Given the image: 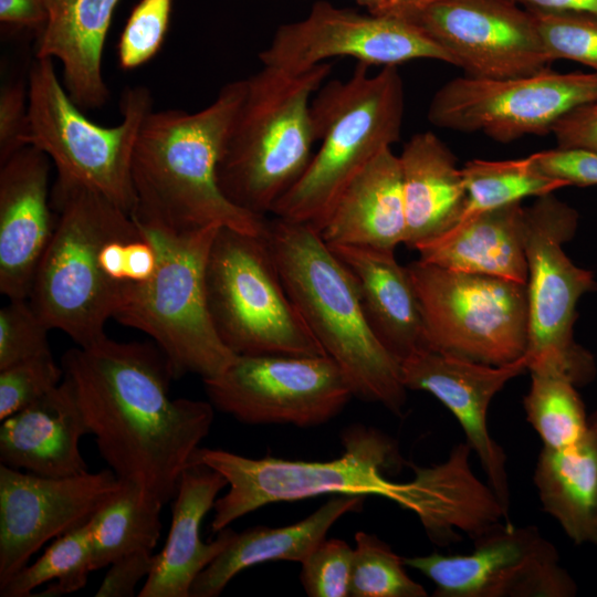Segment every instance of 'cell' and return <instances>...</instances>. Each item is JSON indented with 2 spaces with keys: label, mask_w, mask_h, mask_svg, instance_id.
<instances>
[{
  "label": "cell",
  "mask_w": 597,
  "mask_h": 597,
  "mask_svg": "<svg viewBox=\"0 0 597 597\" xmlns=\"http://www.w3.org/2000/svg\"><path fill=\"white\" fill-rule=\"evenodd\" d=\"M61 365L108 469L167 504L210 432L211 402L170 398L175 375L157 345L106 336L66 350Z\"/></svg>",
  "instance_id": "cell-1"
},
{
  "label": "cell",
  "mask_w": 597,
  "mask_h": 597,
  "mask_svg": "<svg viewBox=\"0 0 597 597\" xmlns=\"http://www.w3.org/2000/svg\"><path fill=\"white\" fill-rule=\"evenodd\" d=\"M245 80L222 86L207 107L150 111L138 133L132 176L137 197L133 212L176 231L209 226L251 234L266 231L269 219L240 209L219 188L217 168Z\"/></svg>",
  "instance_id": "cell-2"
},
{
  "label": "cell",
  "mask_w": 597,
  "mask_h": 597,
  "mask_svg": "<svg viewBox=\"0 0 597 597\" xmlns=\"http://www.w3.org/2000/svg\"><path fill=\"white\" fill-rule=\"evenodd\" d=\"M266 235L292 302L346 375L354 397L402 415L407 388L400 363L373 332L349 269L310 226L274 217Z\"/></svg>",
  "instance_id": "cell-3"
},
{
  "label": "cell",
  "mask_w": 597,
  "mask_h": 597,
  "mask_svg": "<svg viewBox=\"0 0 597 597\" xmlns=\"http://www.w3.org/2000/svg\"><path fill=\"white\" fill-rule=\"evenodd\" d=\"M331 70L326 62L300 73L263 65L245 78L217 168L219 188L234 206L266 217L302 177L316 142L311 102Z\"/></svg>",
  "instance_id": "cell-4"
},
{
  "label": "cell",
  "mask_w": 597,
  "mask_h": 597,
  "mask_svg": "<svg viewBox=\"0 0 597 597\" xmlns=\"http://www.w3.org/2000/svg\"><path fill=\"white\" fill-rule=\"evenodd\" d=\"M358 63L345 81L322 85L311 102L314 137L321 145L297 182L272 214L321 231L352 179L400 137L404 82L397 65L370 75Z\"/></svg>",
  "instance_id": "cell-5"
},
{
  "label": "cell",
  "mask_w": 597,
  "mask_h": 597,
  "mask_svg": "<svg viewBox=\"0 0 597 597\" xmlns=\"http://www.w3.org/2000/svg\"><path fill=\"white\" fill-rule=\"evenodd\" d=\"M51 193L55 228L29 301L50 329L88 347L107 336L105 324L129 286L106 277L101 251L109 240L138 235L140 230L129 212L93 189L55 180Z\"/></svg>",
  "instance_id": "cell-6"
},
{
  "label": "cell",
  "mask_w": 597,
  "mask_h": 597,
  "mask_svg": "<svg viewBox=\"0 0 597 597\" xmlns=\"http://www.w3.org/2000/svg\"><path fill=\"white\" fill-rule=\"evenodd\" d=\"M157 252L150 280L129 285L114 318L147 334L167 357L175 378L221 374L235 355L220 339L208 307L206 269L220 226L176 231L132 212Z\"/></svg>",
  "instance_id": "cell-7"
},
{
  "label": "cell",
  "mask_w": 597,
  "mask_h": 597,
  "mask_svg": "<svg viewBox=\"0 0 597 597\" xmlns=\"http://www.w3.org/2000/svg\"><path fill=\"white\" fill-rule=\"evenodd\" d=\"M345 452L331 461H302L266 457L247 458L221 449L198 448L190 463L221 473L229 490L213 505L212 533L268 504L324 494L375 495L412 510V483H396L384 475L402 462L385 434L360 426L343 434Z\"/></svg>",
  "instance_id": "cell-8"
},
{
  "label": "cell",
  "mask_w": 597,
  "mask_h": 597,
  "mask_svg": "<svg viewBox=\"0 0 597 597\" xmlns=\"http://www.w3.org/2000/svg\"><path fill=\"white\" fill-rule=\"evenodd\" d=\"M153 109L145 86L122 98V122L113 127L90 121L60 83L52 59H35L28 81L23 146L43 151L56 168V180L93 189L132 214L137 203L132 165L136 140Z\"/></svg>",
  "instance_id": "cell-9"
},
{
  "label": "cell",
  "mask_w": 597,
  "mask_h": 597,
  "mask_svg": "<svg viewBox=\"0 0 597 597\" xmlns=\"http://www.w3.org/2000/svg\"><path fill=\"white\" fill-rule=\"evenodd\" d=\"M206 293L213 326L235 356L326 355L285 289L266 231L219 228Z\"/></svg>",
  "instance_id": "cell-10"
},
{
  "label": "cell",
  "mask_w": 597,
  "mask_h": 597,
  "mask_svg": "<svg viewBox=\"0 0 597 597\" xmlns=\"http://www.w3.org/2000/svg\"><path fill=\"white\" fill-rule=\"evenodd\" d=\"M577 227V211L554 193L524 208L527 370L561 375L580 386L594 379L596 366L574 337L577 304L597 289V282L593 271L576 265L563 250Z\"/></svg>",
  "instance_id": "cell-11"
},
{
  "label": "cell",
  "mask_w": 597,
  "mask_h": 597,
  "mask_svg": "<svg viewBox=\"0 0 597 597\" xmlns=\"http://www.w3.org/2000/svg\"><path fill=\"white\" fill-rule=\"evenodd\" d=\"M406 266L419 300L428 349L494 366L525 355L526 284L419 259Z\"/></svg>",
  "instance_id": "cell-12"
},
{
  "label": "cell",
  "mask_w": 597,
  "mask_h": 597,
  "mask_svg": "<svg viewBox=\"0 0 597 597\" xmlns=\"http://www.w3.org/2000/svg\"><path fill=\"white\" fill-rule=\"evenodd\" d=\"M211 405L245 425H324L354 397L341 367L327 355L237 356L205 378Z\"/></svg>",
  "instance_id": "cell-13"
},
{
  "label": "cell",
  "mask_w": 597,
  "mask_h": 597,
  "mask_svg": "<svg viewBox=\"0 0 597 597\" xmlns=\"http://www.w3.org/2000/svg\"><path fill=\"white\" fill-rule=\"evenodd\" d=\"M597 98L596 72H543L505 78L460 76L432 96L428 121L438 127L480 132L509 143L545 135L566 113Z\"/></svg>",
  "instance_id": "cell-14"
},
{
  "label": "cell",
  "mask_w": 597,
  "mask_h": 597,
  "mask_svg": "<svg viewBox=\"0 0 597 597\" xmlns=\"http://www.w3.org/2000/svg\"><path fill=\"white\" fill-rule=\"evenodd\" d=\"M349 56L370 65L429 59L453 65L449 53L409 19L360 14L327 1L298 21L279 27L260 54L265 66L300 73L329 57Z\"/></svg>",
  "instance_id": "cell-15"
},
{
  "label": "cell",
  "mask_w": 597,
  "mask_h": 597,
  "mask_svg": "<svg viewBox=\"0 0 597 597\" xmlns=\"http://www.w3.org/2000/svg\"><path fill=\"white\" fill-rule=\"evenodd\" d=\"M464 75L505 78L549 69L534 18L512 0H436L409 13Z\"/></svg>",
  "instance_id": "cell-16"
},
{
  "label": "cell",
  "mask_w": 597,
  "mask_h": 597,
  "mask_svg": "<svg viewBox=\"0 0 597 597\" xmlns=\"http://www.w3.org/2000/svg\"><path fill=\"white\" fill-rule=\"evenodd\" d=\"M119 484L111 469L52 478L0 464V586L46 542L88 523Z\"/></svg>",
  "instance_id": "cell-17"
},
{
  "label": "cell",
  "mask_w": 597,
  "mask_h": 597,
  "mask_svg": "<svg viewBox=\"0 0 597 597\" xmlns=\"http://www.w3.org/2000/svg\"><path fill=\"white\" fill-rule=\"evenodd\" d=\"M400 368L407 389L431 394L459 421L467 443L476 453L491 489L509 516L506 455L490 434L488 410L494 396L527 370L525 355L494 366L425 348L401 360Z\"/></svg>",
  "instance_id": "cell-18"
},
{
  "label": "cell",
  "mask_w": 597,
  "mask_h": 597,
  "mask_svg": "<svg viewBox=\"0 0 597 597\" xmlns=\"http://www.w3.org/2000/svg\"><path fill=\"white\" fill-rule=\"evenodd\" d=\"M52 161L24 146L0 169V292L8 300L29 298L43 253L52 238Z\"/></svg>",
  "instance_id": "cell-19"
},
{
  "label": "cell",
  "mask_w": 597,
  "mask_h": 597,
  "mask_svg": "<svg viewBox=\"0 0 597 597\" xmlns=\"http://www.w3.org/2000/svg\"><path fill=\"white\" fill-rule=\"evenodd\" d=\"M227 485L226 478L207 465L190 463L184 470L174 498L166 544L156 554L155 565L138 593L139 597H190L197 576L235 534L228 526L209 543L202 542L200 536L203 517Z\"/></svg>",
  "instance_id": "cell-20"
},
{
  "label": "cell",
  "mask_w": 597,
  "mask_h": 597,
  "mask_svg": "<svg viewBox=\"0 0 597 597\" xmlns=\"http://www.w3.org/2000/svg\"><path fill=\"white\" fill-rule=\"evenodd\" d=\"M90 434L70 381L1 420L0 463L52 478L88 471L80 440Z\"/></svg>",
  "instance_id": "cell-21"
},
{
  "label": "cell",
  "mask_w": 597,
  "mask_h": 597,
  "mask_svg": "<svg viewBox=\"0 0 597 597\" xmlns=\"http://www.w3.org/2000/svg\"><path fill=\"white\" fill-rule=\"evenodd\" d=\"M471 447L457 444L448 459L431 467L408 463L415 473L413 509L429 538L438 545L460 540L459 532L475 538L510 522L491 486L483 484L470 465Z\"/></svg>",
  "instance_id": "cell-22"
},
{
  "label": "cell",
  "mask_w": 597,
  "mask_h": 597,
  "mask_svg": "<svg viewBox=\"0 0 597 597\" xmlns=\"http://www.w3.org/2000/svg\"><path fill=\"white\" fill-rule=\"evenodd\" d=\"M353 273L365 316L384 347L400 363L427 348L419 300L407 266L395 251L328 244Z\"/></svg>",
  "instance_id": "cell-23"
},
{
  "label": "cell",
  "mask_w": 597,
  "mask_h": 597,
  "mask_svg": "<svg viewBox=\"0 0 597 597\" xmlns=\"http://www.w3.org/2000/svg\"><path fill=\"white\" fill-rule=\"evenodd\" d=\"M46 1L48 19L35 55L61 62L63 86L81 109L98 108L108 97L102 57L119 0Z\"/></svg>",
  "instance_id": "cell-24"
},
{
  "label": "cell",
  "mask_w": 597,
  "mask_h": 597,
  "mask_svg": "<svg viewBox=\"0 0 597 597\" xmlns=\"http://www.w3.org/2000/svg\"><path fill=\"white\" fill-rule=\"evenodd\" d=\"M473 540L471 553L404 557L405 565L434 583L436 597H507L544 537L534 526L503 522Z\"/></svg>",
  "instance_id": "cell-25"
},
{
  "label": "cell",
  "mask_w": 597,
  "mask_h": 597,
  "mask_svg": "<svg viewBox=\"0 0 597 597\" xmlns=\"http://www.w3.org/2000/svg\"><path fill=\"white\" fill-rule=\"evenodd\" d=\"M327 244L392 250L407 222L399 156L381 150L347 185L320 231Z\"/></svg>",
  "instance_id": "cell-26"
},
{
  "label": "cell",
  "mask_w": 597,
  "mask_h": 597,
  "mask_svg": "<svg viewBox=\"0 0 597 597\" xmlns=\"http://www.w3.org/2000/svg\"><path fill=\"white\" fill-rule=\"evenodd\" d=\"M399 160L407 222L405 245L416 250L459 222L467 190L454 154L432 132L411 136Z\"/></svg>",
  "instance_id": "cell-27"
},
{
  "label": "cell",
  "mask_w": 597,
  "mask_h": 597,
  "mask_svg": "<svg viewBox=\"0 0 597 597\" xmlns=\"http://www.w3.org/2000/svg\"><path fill=\"white\" fill-rule=\"evenodd\" d=\"M416 251L443 269L526 284L524 208L517 202L462 218Z\"/></svg>",
  "instance_id": "cell-28"
},
{
  "label": "cell",
  "mask_w": 597,
  "mask_h": 597,
  "mask_svg": "<svg viewBox=\"0 0 597 597\" xmlns=\"http://www.w3.org/2000/svg\"><path fill=\"white\" fill-rule=\"evenodd\" d=\"M365 498L338 494L292 525L235 532L227 547L197 576L190 597H217L240 572L262 563H301L339 517L362 509Z\"/></svg>",
  "instance_id": "cell-29"
},
{
  "label": "cell",
  "mask_w": 597,
  "mask_h": 597,
  "mask_svg": "<svg viewBox=\"0 0 597 597\" xmlns=\"http://www.w3.org/2000/svg\"><path fill=\"white\" fill-rule=\"evenodd\" d=\"M534 483L544 511L576 544H597V451L590 432L564 448L543 447Z\"/></svg>",
  "instance_id": "cell-30"
},
{
  "label": "cell",
  "mask_w": 597,
  "mask_h": 597,
  "mask_svg": "<svg viewBox=\"0 0 597 597\" xmlns=\"http://www.w3.org/2000/svg\"><path fill=\"white\" fill-rule=\"evenodd\" d=\"M119 480V488L90 521L93 570L128 553L153 551L160 537L164 505L148 498L135 482Z\"/></svg>",
  "instance_id": "cell-31"
},
{
  "label": "cell",
  "mask_w": 597,
  "mask_h": 597,
  "mask_svg": "<svg viewBox=\"0 0 597 597\" xmlns=\"http://www.w3.org/2000/svg\"><path fill=\"white\" fill-rule=\"evenodd\" d=\"M90 522L56 537L31 565L21 568L0 586L2 597H28L49 583L38 596H60L82 589L93 570Z\"/></svg>",
  "instance_id": "cell-32"
},
{
  "label": "cell",
  "mask_w": 597,
  "mask_h": 597,
  "mask_svg": "<svg viewBox=\"0 0 597 597\" xmlns=\"http://www.w3.org/2000/svg\"><path fill=\"white\" fill-rule=\"evenodd\" d=\"M467 190L462 218L541 197L568 186L541 172L530 156L522 159H473L461 168ZM461 218V219H462Z\"/></svg>",
  "instance_id": "cell-33"
},
{
  "label": "cell",
  "mask_w": 597,
  "mask_h": 597,
  "mask_svg": "<svg viewBox=\"0 0 597 597\" xmlns=\"http://www.w3.org/2000/svg\"><path fill=\"white\" fill-rule=\"evenodd\" d=\"M531 378L523 405L543 447L564 449L584 440L589 433V417L577 386L556 374L531 373Z\"/></svg>",
  "instance_id": "cell-34"
},
{
  "label": "cell",
  "mask_w": 597,
  "mask_h": 597,
  "mask_svg": "<svg viewBox=\"0 0 597 597\" xmlns=\"http://www.w3.org/2000/svg\"><path fill=\"white\" fill-rule=\"evenodd\" d=\"M350 597H426V589L411 579L404 557L376 535L355 534Z\"/></svg>",
  "instance_id": "cell-35"
},
{
  "label": "cell",
  "mask_w": 597,
  "mask_h": 597,
  "mask_svg": "<svg viewBox=\"0 0 597 597\" xmlns=\"http://www.w3.org/2000/svg\"><path fill=\"white\" fill-rule=\"evenodd\" d=\"M543 46L552 61L569 60L597 73V15L530 9Z\"/></svg>",
  "instance_id": "cell-36"
},
{
  "label": "cell",
  "mask_w": 597,
  "mask_h": 597,
  "mask_svg": "<svg viewBox=\"0 0 597 597\" xmlns=\"http://www.w3.org/2000/svg\"><path fill=\"white\" fill-rule=\"evenodd\" d=\"M49 331L29 298L9 300L0 308V369L52 354Z\"/></svg>",
  "instance_id": "cell-37"
},
{
  "label": "cell",
  "mask_w": 597,
  "mask_h": 597,
  "mask_svg": "<svg viewBox=\"0 0 597 597\" xmlns=\"http://www.w3.org/2000/svg\"><path fill=\"white\" fill-rule=\"evenodd\" d=\"M172 0H140L123 29L117 53L119 66L136 69L148 62L165 40Z\"/></svg>",
  "instance_id": "cell-38"
},
{
  "label": "cell",
  "mask_w": 597,
  "mask_h": 597,
  "mask_svg": "<svg viewBox=\"0 0 597 597\" xmlns=\"http://www.w3.org/2000/svg\"><path fill=\"white\" fill-rule=\"evenodd\" d=\"M64 377L52 354L0 369V420L27 408L57 387Z\"/></svg>",
  "instance_id": "cell-39"
},
{
  "label": "cell",
  "mask_w": 597,
  "mask_h": 597,
  "mask_svg": "<svg viewBox=\"0 0 597 597\" xmlns=\"http://www.w3.org/2000/svg\"><path fill=\"white\" fill-rule=\"evenodd\" d=\"M354 548L339 538H324L301 562V583L310 597H347Z\"/></svg>",
  "instance_id": "cell-40"
},
{
  "label": "cell",
  "mask_w": 597,
  "mask_h": 597,
  "mask_svg": "<svg viewBox=\"0 0 597 597\" xmlns=\"http://www.w3.org/2000/svg\"><path fill=\"white\" fill-rule=\"evenodd\" d=\"M530 158L541 172L568 186L597 185V153L556 147L532 154Z\"/></svg>",
  "instance_id": "cell-41"
},
{
  "label": "cell",
  "mask_w": 597,
  "mask_h": 597,
  "mask_svg": "<svg viewBox=\"0 0 597 597\" xmlns=\"http://www.w3.org/2000/svg\"><path fill=\"white\" fill-rule=\"evenodd\" d=\"M28 116V87L10 82L0 92V164L24 146L21 137Z\"/></svg>",
  "instance_id": "cell-42"
},
{
  "label": "cell",
  "mask_w": 597,
  "mask_h": 597,
  "mask_svg": "<svg viewBox=\"0 0 597 597\" xmlns=\"http://www.w3.org/2000/svg\"><path fill=\"white\" fill-rule=\"evenodd\" d=\"M156 555L148 549H138L115 559L108 566L96 597H132L137 584L148 577L155 565Z\"/></svg>",
  "instance_id": "cell-43"
},
{
  "label": "cell",
  "mask_w": 597,
  "mask_h": 597,
  "mask_svg": "<svg viewBox=\"0 0 597 597\" xmlns=\"http://www.w3.org/2000/svg\"><path fill=\"white\" fill-rule=\"evenodd\" d=\"M557 146L597 153V98L562 116L551 132Z\"/></svg>",
  "instance_id": "cell-44"
},
{
  "label": "cell",
  "mask_w": 597,
  "mask_h": 597,
  "mask_svg": "<svg viewBox=\"0 0 597 597\" xmlns=\"http://www.w3.org/2000/svg\"><path fill=\"white\" fill-rule=\"evenodd\" d=\"M46 19V0H0V21L4 24L41 32Z\"/></svg>",
  "instance_id": "cell-45"
},
{
  "label": "cell",
  "mask_w": 597,
  "mask_h": 597,
  "mask_svg": "<svg viewBox=\"0 0 597 597\" xmlns=\"http://www.w3.org/2000/svg\"><path fill=\"white\" fill-rule=\"evenodd\" d=\"M530 9L572 11L597 15V0H512Z\"/></svg>",
  "instance_id": "cell-46"
},
{
  "label": "cell",
  "mask_w": 597,
  "mask_h": 597,
  "mask_svg": "<svg viewBox=\"0 0 597 597\" xmlns=\"http://www.w3.org/2000/svg\"><path fill=\"white\" fill-rule=\"evenodd\" d=\"M374 15H396L401 17L398 0H356Z\"/></svg>",
  "instance_id": "cell-47"
},
{
  "label": "cell",
  "mask_w": 597,
  "mask_h": 597,
  "mask_svg": "<svg viewBox=\"0 0 597 597\" xmlns=\"http://www.w3.org/2000/svg\"><path fill=\"white\" fill-rule=\"evenodd\" d=\"M401 10V17L406 18L412 11L436 0H398Z\"/></svg>",
  "instance_id": "cell-48"
},
{
  "label": "cell",
  "mask_w": 597,
  "mask_h": 597,
  "mask_svg": "<svg viewBox=\"0 0 597 597\" xmlns=\"http://www.w3.org/2000/svg\"><path fill=\"white\" fill-rule=\"evenodd\" d=\"M589 432L597 451V409L589 417Z\"/></svg>",
  "instance_id": "cell-49"
}]
</instances>
